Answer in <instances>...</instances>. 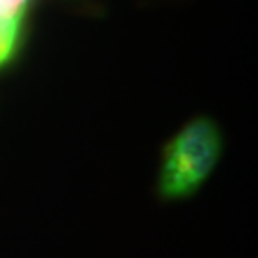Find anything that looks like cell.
<instances>
[{
    "label": "cell",
    "mask_w": 258,
    "mask_h": 258,
    "mask_svg": "<svg viewBox=\"0 0 258 258\" xmlns=\"http://www.w3.org/2000/svg\"><path fill=\"white\" fill-rule=\"evenodd\" d=\"M222 146V132L211 117L189 120L163 151L159 195L166 201L191 197L216 168Z\"/></svg>",
    "instance_id": "6da1fadb"
},
{
    "label": "cell",
    "mask_w": 258,
    "mask_h": 258,
    "mask_svg": "<svg viewBox=\"0 0 258 258\" xmlns=\"http://www.w3.org/2000/svg\"><path fill=\"white\" fill-rule=\"evenodd\" d=\"M23 19H0V65L8 63L19 44Z\"/></svg>",
    "instance_id": "7a4b0ae2"
}]
</instances>
